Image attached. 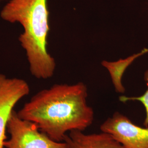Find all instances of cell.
Wrapping results in <instances>:
<instances>
[{
	"instance_id": "obj_1",
	"label": "cell",
	"mask_w": 148,
	"mask_h": 148,
	"mask_svg": "<svg viewBox=\"0 0 148 148\" xmlns=\"http://www.w3.org/2000/svg\"><path fill=\"white\" fill-rule=\"evenodd\" d=\"M87 97L83 82L56 84L34 95L17 114L36 124L53 140L63 142L67 133L84 131L93 123L95 112L87 103Z\"/></svg>"
},
{
	"instance_id": "obj_2",
	"label": "cell",
	"mask_w": 148,
	"mask_h": 148,
	"mask_svg": "<svg viewBox=\"0 0 148 148\" xmlns=\"http://www.w3.org/2000/svg\"><path fill=\"white\" fill-rule=\"evenodd\" d=\"M0 16L5 21L18 23L23 27L19 41L25 51L32 75L38 79L52 77L56 64L47 49L49 31L47 0H9Z\"/></svg>"
},
{
	"instance_id": "obj_3",
	"label": "cell",
	"mask_w": 148,
	"mask_h": 148,
	"mask_svg": "<svg viewBox=\"0 0 148 148\" xmlns=\"http://www.w3.org/2000/svg\"><path fill=\"white\" fill-rule=\"evenodd\" d=\"M7 130L11 137L5 142V148H68L65 142L51 139L35 123L19 117L15 110L8 120Z\"/></svg>"
},
{
	"instance_id": "obj_4",
	"label": "cell",
	"mask_w": 148,
	"mask_h": 148,
	"mask_svg": "<svg viewBox=\"0 0 148 148\" xmlns=\"http://www.w3.org/2000/svg\"><path fill=\"white\" fill-rule=\"evenodd\" d=\"M100 129L111 134L124 148H148V127L136 125L120 112L108 117Z\"/></svg>"
},
{
	"instance_id": "obj_5",
	"label": "cell",
	"mask_w": 148,
	"mask_h": 148,
	"mask_svg": "<svg viewBox=\"0 0 148 148\" xmlns=\"http://www.w3.org/2000/svg\"><path fill=\"white\" fill-rule=\"evenodd\" d=\"M29 92V86L24 79L0 74V148H5L7 126L14 106Z\"/></svg>"
},
{
	"instance_id": "obj_6",
	"label": "cell",
	"mask_w": 148,
	"mask_h": 148,
	"mask_svg": "<svg viewBox=\"0 0 148 148\" xmlns=\"http://www.w3.org/2000/svg\"><path fill=\"white\" fill-rule=\"evenodd\" d=\"M68 148H124L108 133L86 134L84 131L73 130L64 138Z\"/></svg>"
},
{
	"instance_id": "obj_7",
	"label": "cell",
	"mask_w": 148,
	"mask_h": 148,
	"mask_svg": "<svg viewBox=\"0 0 148 148\" xmlns=\"http://www.w3.org/2000/svg\"><path fill=\"white\" fill-rule=\"evenodd\" d=\"M148 53V48H144L139 53L134 54L125 59H120L115 62L103 60L101 62L103 66L108 71L111 77V81L115 91L123 94L125 92V88L122 84V78L128 67L140 56Z\"/></svg>"
},
{
	"instance_id": "obj_8",
	"label": "cell",
	"mask_w": 148,
	"mask_h": 148,
	"mask_svg": "<svg viewBox=\"0 0 148 148\" xmlns=\"http://www.w3.org/2000/svg\"><path fill=\"white\" fill-rule=\"evenodd\" d=\"M144 79L147 86V90L145 93L139 97H127L121 95L119 97V101L122 103H126L129 101H138L143 104L145 110V117L144 121V126L148 127V70L144 74Z\"/></svg>"
},
{
	"instance_id": "obj_9",
	"label": "cell",
	"mask_w": 148,
	"mask_h": 148,
	"mask_svg": "<svg viewBox=\"0 0 148 148\" xmlns=\"http://www.w3.org/2000/svg\"><path fill=\"white\" fill-rule=\"evenodd\" d=\"M2 1V0H0V1Z\"/></svg>"
}]
</instances>
